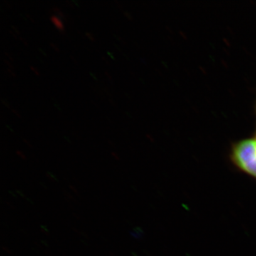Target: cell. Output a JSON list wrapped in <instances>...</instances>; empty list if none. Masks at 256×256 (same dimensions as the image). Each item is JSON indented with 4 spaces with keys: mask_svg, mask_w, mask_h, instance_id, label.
<instances>
[{
    "mask_svg": "<svg viewBox=\"0 0 256 256\" xmlns=\"http://www.w3.org/2000/svg\"><path fill=\"white\" fill-rule=\"evenodd\" d=\"M86 36L92 42H95V37L92 36V34L89 33V32H86Z\"/></svg>",
    "mask_w": 256,
    "mask_h": 256,
    "instance_id": "4",
    "label": "cell"
},
{
    "mask_svg": "<svg viewBox=\"0 0 256 256\" xmlns=\"http://www.w3.org/2000/svg\"><path fill=\"white\" fill-rule=\"evenodd\" d=\"M12 112H14V114H16L18 118H21V116H20V112H18V111L14 110V109L12 108Z\"/></svg>",
    "mask_w": 256,
    "mask_h": 256,
    "instance_id": "11",
    "label": "cell"
},
{
    "mask_svg": "<svg viewBox=\"0 0 256 256\" xmlns=\"http://www.w3.org/2000/svg\"><path fill=\"white\" fill-rule=\"evenodd\" d=\"M4 62H5V64H6V65L8 66H9V68L14 69V66H13L12 64V63H10L9 60H4Z\"/></svg>",
    "mask_w": 256,
    "mask_h": 256,
    "instance_id": "9",
    "label": "cell"
},
{
    "mask_svg": "<svg viewBox=\"0 0 256 256\" xmlns=\"http://www.w3.org/2000/svg\"><path fill=\"white\" fill-rule=\"evenodd\" d=\"M124 16H126V18H127L128 20H130V21L132 20V15H131L130 13L128 12L127 11H126L124 12Z\"/></svg>",
    "mask_w": 256,
    "mask_h": 256,
    "instance_id": "7",
    "label": "cell"
},
{
    "mask_svg": "<svg viewBox=\"0 0 256 256\" xmlns=\"http://www.w3.org/2000/svg\"><path fill=\"white\" fill-rule=\"evenodd\" d=\"M28 18H30V20H31L32 22H35V20H33V18H32V16L31 15H28Z\"/></svg>",
    "mask_w": 256,
    "mask_h": 256,
    "instance_id": "14",
    "label": "cell"
},
{
    "mask_svg": "<svg viewBox=\"0 0 256 256\" xmlns=\"http://www.w3.org/2000/svg\"><path fill=\"white\" fill-rule=\"evenodd\" d=\"M52 10H53V12H54L56 15L60 16V18H63L64 20H66L65 15H64L63 12H62V10L60 9V8H54Z\"/></svg>",
    "mask_w": 256,
    "mask_h": 256,
    "instance_id": "3",
    "label": "cell"
},
{
    "mask_svg": "<svg viewBox=\"0 0 256 256\" xmlns=\"http://www.w3.org/2000/svg\"><path fill=\"white\" fill-rule=\"evenodd\" d=\"M50 20L58 32L62 34H65V26H64L63 22H62V18L60 16L56 14L52 15Z\"/></svg>",
    "mask_w": 256,
    "mask_h": 256,
    "instance_id": "2",
    "label": "cell"
},
{
    "mask_svg": "<svg viewBox=\"0 0 256 256\" xmlns=\"http://www.w3.org/2000/svg\"><path fill=\"white\" fill-rule=\"evenodd\" d=\"M4 55L9 58L10 62H13L12 56L9 53H8V52H4Z\"/></svg>",
    "mask_w": 256,
    "mask_h": 256,
    "instance_id": "10",
    "label": "cell"
},
{
    "mask_svg": "<svg viewBox=\"0 0 256 256\" xmlns=\"http://www.w3.org/2000/svg\"><path fill=\"white\" fill-rule=\"evenodd\" d=\"M12 28H13V30H14V31H15V34H18V36H20V31H18V28H15L14 26H12Z\"/></svg>",
    "mask_w": 256,
    "mask_h": 256,
    "instance_id": "12",
    "label": "cell"
},
{
    "mask_svg": "<svg viewBox=\"0 0 256 256\" xmlns=\"http://www.w3.org/2000/svg\"><path fill=\"white\" fill-rule=\"evenodd\" d=\"M50 46L52 47V48H54L56 50V52H60V48H58V46H57L56 44H55L54 43H53V42H50Z\"/></svg>",
    "mask_w": 256,
    "mask_h": 256,
    "instance_id": "6",
    "label": "cell"
},
{
    "mask_svg": "<svg viewBox=\"0 0 256 256\" xmlns=\"http://www.w3.org/2000/svg\"><path fill=\"white\" fill-rule=\"evenodd\" d=\"M105 74H106V76H107L108 78H109V79H110V80H112V77L110 76V74L108 73L107 72H105Z\"/></svg>",
    "mask_w": 256,
    "mask_h": 256,
    "instance_id": "13",
    "label": "cell"
},
{
    "mask_svg": "<svg viewBox=\"0 0 256 256\" xmlns=\"http://www.w3.org/2000/svg\"><path fill=\"white\" fill-rule=\"evenodd\" d=\"M232 159L238 169L256 178V138L244 140L234 144Z\"/></svg>",
    "mask_w": 256,
    "mask_h": 256,
    "instance_id": "1",
    "label": "cell"
},
{
    "mask_svg": "<svg viewBox=\"0 0 256 256\" xmlns=\"http://www.w3.org/2000/svg\"><path fill=\"white\" fill-rule=\"evenodd\" d=\"M8 72L10 74V75L12 77H13V78H16V76L14 72H13V69L8 68Z\"/></svg>",
    "mask_w": 256,
    "mask_h": 256,
    "instance_id": "8",
    "label": "cell"
},
{
    "mask_svg": "<svg viewBox=\"0 0 256 256\" xmlns=\"http://www.w3.org/2000/svg\"><path fill=\"white\" fill-rule=\"evenodd\" d=\"M30 69H31L32 72H33L34 73L35 75L37 76H40V72H38V70H36L35 67H34L33 66H30Z\"/></svg>",
    "mask_w": 256,
    "mask_h": 256,
    "instance_id": "5",
    "label": "cell"
}]
</instances>
